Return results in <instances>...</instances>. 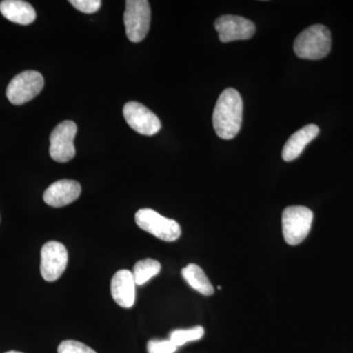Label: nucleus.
I'll use <instances>...</instances> for the list:
<instances>
[{"label": "nucleus", "mask_w": 353, "mask_h": 353, "mask_svg": "<svg viewBox=\"0 0 353 353\" xmlns=\"http://www.w3.org/2000/svg\"><path fill=\"white\" fill-rule=\"evenodd\" d=\"M243 111V99L238 90L227 88L220 94L213 112V127L219 138L232 139L239 134Z\"/></svg>", "instance_id": "obj_1"}, {"label": "nucleus", "mask_w": 353, "mask_h": 353, "mask_svg": "<svg viewBox=\"0 0 353 353\" xmlns=\"http://www.w3.org/2000/svg\"><path fill=\"white\" fill-rule=\"evenodd\" d=\"M331 32L326 26L313 25L297 36L294 43V53L301 59L319 60L331 50Z\"/></svg>", "instance_id": "obj_2"}, {"label": "nucleus", "mask_w": 353, "mask_h": 353, "mask_svg": "<svg viewBox=\"0 0 353 353\" xmlns=\"http://www.w3.org/2000/svg\"><path fill=\"white\" fill-rule=\"evenodd\" d=\"M134 220L141 230L161 241L171 243L178 240L182 234V229L176 221L168 219L153 209H139Z\"/></svg>", "instance_id": "obj_3"}, {"label": "nucleus", "mask_w": 353, "mask_h": 353, "mask_svg": "<svg viewBox=\"0 0 353 353\" xmlns=\"http://www.w3.org/2000/svg\"><path fill=\"white\" fill-rule=\"evenodd\" d=\"M313 212L304 206H289L282 215L283 234L285 243L297 245L305 240L312 227Z\"/></svg>", "instance_id": "obj_4"}, {"label": "nucleus", "mask_w": 353, "mask_h": 353, "mask_svg": "<svg viewBox=\"0 0 353 353\" xmlns=\"http://www.w3.org/2000/svg\"><path fill=\"white\" fill-rule=\"evenodd\" d=\"M152 11L146 0H128L124 13V24L128 39L132 43H141L150 31Z\"/></svg>", "instance_id": "obj_5"}, {"label": "nucleus", "mask_w": 353, "mask_h": 353, "mask_svg": "<svg viewBox=\"0 0 353 353\" xmlns=\"http://www.w3.org/2000/svg\"><path fill=\"white\" fill-rule=\"evenodd\" d=\"M43 77L37 71H25L14 77L6 90V97L14 105H22L41 94Z\"/></svg>", "instance_id": "obj_6"}, {"label": "nucleus", "mask_w": 353, "mask_h": 353, "mask_svg": "<svg viewBox=\"0 0 353 353\" xmlns=\"http://www.w3.org/2000/svg\"><path fill=\"white\" fill-rule=\"evenodd\" d=\"M77 132L78 127L73 121H64L51 132L50 154L54 161L66 163L75 157Z\"/></svg>", "instance_id": "obj_7"}, {"label": "nucleus", "mask_w": 353, "mask_h": 353, "mask_svg": "<svg viewBox=\"0 0 353 353\" xmlns=\"http://www.w3.org/2000/svg\"><path fill=\"white\" fill-rule=\"evenodd\" d=\"M68 264V252L63 243L51 241L41 252V273L46 282H55L61 277Z\"/></svg>", "instance_id": "obj_8"}, {"label": "nucleus", "mask_w": 353, "mask_h": 353, "mask_svg": "<svg viewBox=\"0 0 353 353\" xmlns=\"http://www.w3.org/2000/svg\"><path fill=\"white\" fill-rule=\"evenodd\" d=\"M123 114L128 125L143 136H154L161 129L157 116L139 102H128L123 108Z\"/></svg>", "instance_id": "obj_9"}, {"label": "nucleus", "mask_w": 353, "mask_h": 353, "mask_svg": "<svg viewBox=\"0 0 353 353\" xmlns=\"http://www.w3.org/2000/svg\"><path fill=\"white\" fill-rule=\"evenodd\" d=\"M214 27L220 41L224 43L252 39L256 30L252 21L234 15L221 16L215 21Z\"/></svg>", "instance_id": "obj_10"}, {"label": "nucleus", "mask_w": 353, "mask_h": 353, "mask_svg": "<svg viewBox=\"0 0 353 353\" xmlns=\"http://www.w3.org/2000/svg\"><path fill=\"white\" fill-rule=\"evenodd\" d=\"M81 192L82 188L76 181L60 180L46 189L43 194V201L51 208H64L77 201Z\"/></svg>", "instance_id": "obj_11"}, {"label": "nucleus", "mask_w": 353, "mask_h": 353, "mask_svg": "<svg viewBox=\"0 0 353 353\" xmlns=\"http://www.w3.org/2000/svg\"><path fill=\"white\" fill-rule=\"evenodd\" d=\"M111 294L114 301L123 308H131L136 299V283L132 272H116L111 281Z\"/></svg>", "instance_id": "obj_12"}, {"label": "nucleus", "mask_w": 353, "mask_h": 353, "mask_svg": "<svg viewBox=\"0 0 353 353\" xmlns=\"http://www.w3.org/2000/svg\"><path fill=\"white\" fill-rule=\"evenodd\" d=\"M320 130L317 125L309 124L301 128L290 137L283 148L282 157L285 162L294 161L303 153L304 148L318 136Z\"/></svg>", "instance_id": "obj_13"}, {"label": "nucleus", "mask_w": 353, "mask_h": 353, "mask_svg": "<svg viewBox=\"0 0 353 353\" xmlns=\"http://www.w3.org/2000/svg\"><path fill=\"white\" fill-rule=\"evenodd\" d=\"M0 12L11 22L19 25H30L36 20L34 7L22 0H4L0 2Z\"/></svg>", "instance_id": "obj_14"}, {"label": "nucleus", "mask_w": 353, "mask_h": 353, "mask_svg": "<svg viewBox=\"0 0 353 353\" xmlns=\"http://www.w3.org/2000/svg\"><path fill=\"white\" fill-rule=\"evenodd\" d=\"M182 276L185 282L199 294L209 296L214 294V288L199 265L190 263L183 268Z\"/></svg>", "instance_id": "obj_15"}, {"label": "nucleus", "mask_w": 353, "mask_h": 353, "mask_svg": "<svg viewBox=\"0 0 353 353\" xmlns=\"http://www.w3.org/2000/svg\"><path fill=\"white\" fill-rule=\"evenodd\" d=\"M161 270V264L157 260L146 259L139 260L134 266L132 276L134 283L138 285H145L150 279L159 274Z\"/></svg>", "instance_id": "obj_16"}, {"label": "nucleus", "mask_w": 353, "mask_h": 353, "mask_svg": "<svg viewBox=\"0 0 353 353\" xmlns=\"http://www.w3.org/2000/svg\"><path fill=\"white\" fill-rule=\"evenodd\" d=\"M204 336V329L201 326L188 330H175L171 332L169 340L176 345V347H182L189 341L201 340Z\"/></svg>", "instance_id": "obj_17"}, {"label": "nucleus", "mask_w": 353, "mask_h": 353, "mask_svg": "<svg viewBox=\"0 0 353 353\" xmlns=\"http://www.w3.org/2000/svg\"><path fill=\"white\" fill-rule=\"evenodd\" d=\"M58 353H97L85 343L77 341H64L60 343Z\"/></svg>", "instance_id": "obj_18"}, {"label": "nucleus", "mask_w": 353, "mask_h": 353, "mask_svg": "<svg viewBox=\"0 0 353 353\" xmlns=\"http://www.w3.org/2000/svg\"><path fill=\"white\" fill-rule=\"evenodd\" d=\"M176 348L170 340H152L148 343V353H175Z\"/></svg>", "instance_id": "obj_19"}, {"label": "nucleus", "mask_w": 353, "mask_h": 353, "mask_svg": "<svg viewBox=\"0 0 353 353\" xmlns=\"http://www.w3.org/2000/svg\"><path fill=\"white\" fill-rule=\"evenodd\" d=\"M70 3L83 13L92 14L101 7V0H71Z\"/></svg>", "instance_id": "obj_20"}, {"label": "nucleus", "mask_w": 353, "mask_h": 353, "mask_svg": "<svg viewBox=\"0 0 353 353\" xmlns=\"http://www.w3.org/2000/svg\"><path fill=\"white\" fill-rule=\"evenodd\" d=\"M6 353H23L20 352H15V350H11V352H6Z\"/></svg>", "instance_id": "obj_21"}]
</instances>
